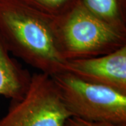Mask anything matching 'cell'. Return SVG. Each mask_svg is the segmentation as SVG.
Here are the masks:
<instances>
[{"label":"cell","mask_w":126,"mask_h":126,"mask_svg":"<svg viewBox=\"0 0 126 126\" xmlns=\"http://www.w3.org/2000/svg\"><path fill=\"white\" fill-rule=\"evenodd\" d=\"M53 20L62 18L77 6L80 0H19Z\"/></svg>","instance_id":"ba28073f"},{"label":"cell","mask_w":126,"mask_h":126,"mask_svg":"<svg viewBox=\"0 0 126 126\" xmlns=\"http://www.w3.org/2000/svg\"><path fill=\"white\" fill-rule=\"evenodd\" d=\"M32 74L11 58L0 36V95L11 101L19 100L29 88Z\"/></svg>","instance_id":"8992f818"},{"label":"cell","mask_w":126,"mask_h":126,"mask_svg":"<svg viewBox=\"0 0 126 126\" xmlns=\"http://www.w3.org/2000/svg\"><path fill=\"white\" fill-rule=\"evenodd\" d=\"M65 126H107L106 123H94L83 120L77 117H69Z\"/></svg>","instance_id":"9c48e42d"},{"label":"cell","mask_w":126,"mask_h":126,"mask_svg":"<svg viewBox=\"0 0 126 126\" xmlns=\"http://www.w3.org/2000/svg\"><path fill=\"white\" fill-rule=\"evenodd\" d=\"M64 72L126 93V46L103 55L66 60Z\"/></svg>","instance_id":"5b68a950"},{"label":"cell","mask_w":126,"mask_h":126,"mask_svg":"<svg viewBox=\"0 0 126 126\" xmlns=\"http://www.w3.org/2000/svg\"><path fill=\"white\" fill-rule=\"evenodd\" d=\"M0 36L10 54L39 72H64L53 19L19 0H0Z\"/></svg>","instance_id":"6da1fadb"},{"label":"cell","mask_w":126,"mask_h":126,"mask_svg":"<svg viewBox=\"0 0 126 126\" xmlns=\"http://www.w3.org/2000/svg\"><path fill=\"white\" fill-rule=\"evenodd\" d=\"M80 3L104 22L126 32V0H80Z\"/></svg>","instance_id":"52a82bcc"},{"label":"cell","mask_w":126,"mask_h":126,"mask_svg":"<svg viewBox=\"0 0 126 126\" xmlns=\"http://www.w3.org/2000/svg\"><path fill=\"white\" fill-rule=\"evenodd\" d=\"M69 117L51 76L36 72L23 98L11 101L0 126H65Z\"/></svg>","instance_id":"277c9868"},{"label":"cell","mask_w":126,"mask_h":126,"mask_svg":"<svg viewBox=\"0 0 126 126\" xmlns=\"http://www.w3.org/2000/svg\"><path fill=\"white\" fill-rule=\"evenodd\" d=\"M60 53L65 60L108 54L126 46V32L96 17L79 3L55 20Z\"/></svg>","instance_id":"7a4b0ae2"},{"label":"cell","mask_w":126,"mask_h":126,"mask_svg":"<svg viewBox=\"0 0 126 126\" xmlns=\"http://www.w3.org/2000/svg\"><path fill=\"white\" fill-rule=\"evenodd\" d=\"M51 77L72 116L94 123L126 125V93L82 81L67 72Z\"/></svg>","instance_id":"3957f363"}]
</instances>
